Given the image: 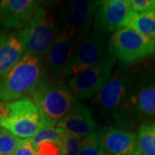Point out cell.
Instances as JSON below:
<instances>
[{
    "label": "cell",
    "mask_w": 155,
    "mask_h": 155,
    "mask_svg": "<svg viewBox=\"0 0 155 155\" xmlns=\"http://www.w3.org/2000/svg\"><path fill=\"white\" fill-rule=\"evenodd\" d=\"M92 104L103 122L111 125H127L133 115L138 114L127 67H116L105 86L93 97Z\"/></svg>",
    "instance_id": "6da1fadb"
},
{
    "label": "cell",
    "mask_w": 155,
    "mask_h": 155,
    "mask_svg": "<svg viewBox=\"0 0 155 155\" xmlns=\"http://www.w3.org/2000/svg\"><path fill=\"white\" fill-rule=\"evenodd\" d=\"M30 96L38 110L41 127H56L77 102L67 84L45 78Z\"/></svg>",
    "instance_id": "7a4b0ae2"
},
{
    "label": "cell",
    "mask_w": 155,
    "mask_h": 155,
    "mask_svg": "<svg viewBox=\"0 0 155 155\" xmlns=\"http://www.w3.org/2000/svg\"><path fill=\"white\" fill-rule=\"evenodd\" d=\"M42 59L24 54L14 67L0 77V102L27 97L44 79Z\"/></svg>",
    "instance_id": "3957f363"
},
{
    "label": "cell",
    "mask_w": 155,
    "mask_h": 155,
    "mask_svg": "<svg viewBox=\"0 0 155 155\" xmlns=\"http://www.w3.org/2000/svg\"><path fill=\"white\" fill-rule=\"evenodd\" d=\"M22 28L26 35L25 54L41 59L46 56L59 31L54 13L38 4L31 19Z\"/></svg>",
    "instance_id": "277c9868"
},
{
    "label": "cell",
    "mask_w": 155,
    "mask_h": 155,
    "mask_svg": "<svg viewBox=\"0 0 155 155\" xmlns=\"http://www.w3.org/2000/svg\"><path fill=\"white\" fill-rule=\"evenodd\" d=\"M109 54L123 64L144 60L155 53V41L147 38L136 31L122 28L110 36L107 42Z\"/></svg>",
    "instance_id": "5b68a950"
},
{
    "label": "cell",
    "mask_w": 155,
    "mask_h": 155,
    "mask_svg": "<svg viewBox=\"0 0 155 155\" xmlns=\"http://www.w3.org/2000/svg\"><path fill=\"white\" fill-rule=\"evenodd\" d=\"M0 126L20 139H30L41 128L36 106L29 97L6 103L5 116Z\"/></svg>",
    "instance_id": "8992f818"
},
{
    "label": "cell",
    "mask_w": 155,
    "mask_h": 155,
    "mask_svg": "<svg viewBox=\"0 0 155 155\" xmlns=\"http://www.w3.org/2000/svg\"><path fill=\"white\" fill-rule=\"evenodd\" d=\"M116 60L110 54L104 57L93 67L71 78L68 87L76 98L94 97L110 80Z\"/></svg>",
    "instance_id": "52a82bcc"
},
{
    "label": "cell",
    "mask_w": 155,
    "mask_h": 155,
    "mask_svg": "<svg viewBox=\"0 0 155 155\" xmlns=\"http://www.w3.org/2000/svg\"><path fill=\"white\" fill-rule=\"evenodd\" d=\"M105 33L91 28L84 35L67 65L64 77H74L105 57Z\"/></svg>",
    "instance_id": "ba28073f"
},
{
    "label": "cell",
    "mask_w": 155,
    "mask_h": 155,
    "mask_svg": "<svg viewBox=\"0 0 155 155\" xmlns=\"http://www.w3.org/2000/svg\"><path fill=\"white\" fill-rule=\"evenodd\" d=\"M134 15L129 0L98 1L92 28L103 33H115L124 28Z\"/></svg>",
    "instance_id": "9c48e42d"
},
{
    "label": "cell",
    "mask_w": 155,
    "mask_h": 155,
    "mask_svg": "<svg viewBox=\"0 0 155 155\" xmlns=\"http://www.w3.org/2000/svg\"><path fill=\"white\" fill-rule=\"evenodd\" d=\"M98 1L75 0L61 11V30L74 36H84L91 28Z\"/></svg>",
    "instance_id": "30bf717a"
},
{
    "label": "cell",
    "mask_w": 155,
    "mask_h": 155,
    "mask_svg": "<svg viewBox=\"0 0 155 155\" xmlns=\"http://www.w3.org/2000/svg\"><path fill=\"white\" fill-rule=\"evenodd\" d=\"M84 36H74L59 29L54 41L46 54V63L50 73L55 80L64 77L67 65L74 50Z\"/></svg>",
    "instance_id": "8fae6325"
},
{
    "label": "cell",
    "mask_w": 155,
    "mask_h": 155,
    "mask_svg": "<svg viewBox=\"0 0 155 155\" xmlns=\"http://www.w3.org/2000/svg\"><path fill=\"white\" fill-rule=\"evenodd\" d=\"M100 134L109 155H140L137 135L122 128L104 127Z\"/></svg>",
    "instance_id": "7c38bea8"
},
{
    "label": "cell",
    "mask_w": 155,
    "mask_h": 155,
    "mask_svg": "<svg viewBox=\"0 0 155 155\" xmlns=\"http://www.w3.org/2000/svg\"><path fill=\"white\" fill-rule=\"evenodd\" d=\"M36 5L34 0H2L0 23L6 28H23L31 19Z\"/></svg>",
    "instance_id": "4fadbf2b"
},
{
    "label": "cell",
    "mask_w": 155,
    "mask_h": 155,
    "mask_svg": "<svg viewBox=\"0 0 155 155\" xmlns=\"http://www.w3.org/2000/svg\"><path fill=\"white\" fill-rule=\"evenodd\" d=\"M26 51V35L23 28L7 34L0 32V77L9 72Z\"/></svg>",
    "instance_id": "5bb4252c"
},
{
    "label": "cell",
    "mask_w": 155,
    "mask_h": 155,
    "mask_svg": "<svg viewBox=\"0 0 155 155\" xmlns=\"http://www.w3.org/2000/svg\"><path fill=\"white\" fill-rule=\"evenodd\" d=\"M56 127L73 136L84 138L89 134L97 131V124L91 110L77 101L71 111Z\"/></svg>",
    "instance_id": "9a60e30c"
},
{
    "label": "cell",
    "mask_w": 155,
    "mask_h": 155,
    "mask_svg": "<svg viewBox=\"0 0 155 155\" xmlns=\"http://www.w3.org/2000/svg\"><path fill=\"white\" fill-rule=\"evenodd\" d=\"M134 89V104L138 114L151 119L155 118V83L150 80L140 82Z\"/></svg>",
    "instance_id": "2e32d148"
},
{
    "label": "cell",
    "mask_w": 155,
    "mask_h": 155,
    "mask_svg": "<svg viewBox=\"0 0 155 155\" xmlns=\"http://www.w3.org/2000/svg\"><path fill=\"white\" fill-rule=\"evenodd\" d=\"M124 28L133 29L145 37L155 41V12L134 14Z\"/></svg>",
    "instance_id": "e0dca14e"
},
{
    "label": "cell",
    "mask_w": 155,
    "mask_h": 155,
    "mask_svg": "<svg viewBox=\"0 0 155 155\" xmlns=\"http://www.w3.org/2000/svg\"><path fill=\"white\" fill-rule=\"evenodd\" d=\"M139 147L140 155H155V122H144L139 128Z\"/></svg>",
    "instance_id": "ac0fdd59"
},
{
    "label": "cell",
    "mask_w": 155,
    "mask_h": 155,
    "mask_svg": "<svg viewBox=\"0 0 155 155\" xmlns=\"http://www.w3.org/2000/svg\"><path fill=\"white\" fill-rule=\"evenodd\" d=\"M105 148L99 131L89 134L82 140L78 155H105Z\"/></svg>",
    "instance_id": "d6986e66"
},
{
    "label": "cell",
    "mask_w": 155,
    "mask_h": 155,
    "mask_svg": "<svg viewBox=\"0 0 155 155\" xmlns=\"http://www.w3.org/2000/svg\"><path fill=\"white\" fill-rule=\"evenodd\" d=\"M66 132H64L62 129L59 127H43L29 140L34 147L45 141L61 142Z\"/></svg>",
    "instance_id": "ffe728a7"
},
{
    "label": "cell",
    "mask_w": 155,
    "mask_h": 155,
    "mask_svg": "<svg viewBox=\"0 0 155 155\" xmlns=\"http://www.w3.org/2000/svg\"><path fill=\"white\" fill-rule=\"evenodd\" d=\"M20 139L0 126V155H13Z\"/></svg>",
    "instance_id": "44dd1931"
},
{
    "label": "cell",
    "mask_w": 155,
    "mask_h": 155,
    "mask_svg": "<svg viewBox=\"0 0 155 155\" xmlns=\"http://www.w3.org/2000/svg\"><path fill=\"white\" fill-rule=\"evenodd\" d=\"M83 138L65 134L61 140L60 155H78Z\"/></svg>",
    "instance_id": "7402d4cb"
},
{
    "label": "cell",
    "mask_w": 155,
    "mask_h": 155,
    "mask_svg": "<svg viewBox=\"0 0 155 155\" xmlns=\"http://www.w3.org/2000/svg\"><path fill=\"white\" fill-rule=\"evenodd\" d=\"M134 14H147L155 12V0H129Z\"/></svg>",
    "instance_id": "603a6c76"
},
{
    "label": "cell",
    "mask_w": 155,
    "mask_h": 155,
    "mask_svg": "<svg viewBox=\"0 0 155 155\" xmlns=\"http://www.w3.org/2000/svg\"><path fill=\"white\" fill-rule=\"evenodd\" d=\"M61 142L45 141L35 146L36 155H60Z\"/></svg>",
    "instance_id": "cb8c5ba5"
},
{
    "label": "cell",
    "mask_w": 155,
    "mask_h": 155,
    "mask_svg": "<svg viewBox=\"0 0 155 155\" xmlns=\"http://www.w3.org/2000/svg\"><path fill=\"white\" fill-rule=\"evenodd\" d=\"M13 155H36V152L29 139H20Z\"/></svg>",
    "instance_id": "d4e9b609"
},
{
    "label": "cell",
    "mask_w": 155,
    "mask_h": 155,
    "mask_svg": "<svg viewBox=\"0 0 155 155\" xmlns=\"http://www.w3.org/2000/svg\"><path fill=\"white\" fill-rule=\"evenodd\" d=\"M105 155H109V154H105Z\"/></svg>",
    "instance_id": "484cf974"
}]
</instances>
